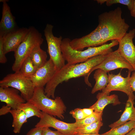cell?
I'll return each instance as SVG.
<instances>
[{
  "instance_id": "cell-1",
  "label": "cell",
  "mask_w": 135,
  "mask_h": 135,
  "mask_svg": "<svg viewBox=\"0 0 135 135\" xmlns=\"http://www.w3.org/2000/svg\"><path fill=\"white\" fill-rule=\"evenodd\" d=\"M108 53L104 54L92 58L80 64L67 63L56 72L46 84L44 88L46 95L54 99V93L56 87L64 81L73 78L85 77L93 68L101 63L106 58Z\"/></svg>"
},
{
  "instance_id": "cell-2",
  "label": "cell",
  "mask_w": 135,
  "mask_h": 135,
  "mask_svg": "<svg viewBox=\"0 0 135 135\" xmlns=\"http://www.w3.org/2000/svg\"><path fill=\"white\" fill-rule=\"evenodd\" d=\"M121 8L102 13L98 16L97 26L104 44L110 40H119L127 33L130 26L122 17Z\"/></svg>"
},
{
  "instance_id": "cell-3",
  "label": "cell",
  "mask_w": 135,
  "mask_h": 135,
  "mask_svg": "<svg viewBox=\"0 0 135 135\" xmlns=\"http://www.w3.org/2000/svg\"><path fill=\"white\" fill-rule=\"evenodd\" d=\"M68 38L62 39L61 48L62 55L67 63L73 64L84 62L95 56L112 51V48L118 44V40L111 41L108 44L94 47H89L84 50L78 51L72 48Z\"/></svg>"
},
{
  "instance_id": "cell-4",
  "label": "cell",
  "mask_w": 135,
  "mask_h": 135,
  "mask_svg": "<svg viewBox=\"0 0 135 135\" xmlns=\"http://www.w3.org/2000/svg\"><path fill=\"white\" fill-rule=\"evenodd\" d=\"M28 101L32 103L41 111L61 119L64 118L66 108L60 97L52 99L44 92V87H35L33 94Z\"/></svg>"
},
{
  "instance_id": "cell-5",
  "label": "cell",
  "mask_w": 135,
  "mask_h": 135,
  "mask_svg": "<svg viewBox=\"0 0 135 135\" xmlns=\"http://www.w3.org/2000/svg\"><path fill=\"white\" fill-rule=\"evenodd\" d=\"M28 28L26 37L14 52L15 60L12 69L15 72L19 71L22 63L29 56L34 48L41 46L44 41L41 34L36 28L32 26Z\"/></svg>"
},
{
  "instance_id": "cell-6",
  "label": "cell",
  "mask_w": 135,
  "mask_h": 135,
  "mask_svg": "<svg viewBox=\"0 0 135 135\" xmlns=\"http://www.w3.org/2000/svg\"><path fill=\"white\" fill-rule=\"evenodd\" d=\"M0 86L12 87L18 90L26 101L32 98L35 88L30 78L24 76L19 71L7 75L0 81Z\"/></svg>"
},
{
  "instance_id": "cell-7",
  "label": "cell",
  "mask_w": 135,
  "mask_h": 135,
  "mask_svg": "<svg viewBox=\"0 0 135 135\" xmlns=\"http://www.w3.org/2000/svg\"><path fill=\"white\" fill-rule=\"evenodd\" d=\"M53 26L47 24L44 30V35L48 45L47 52L50 59L53 62L56 71L65 64L61 48L62 37L54 36L53 33Z\"/></svg>"
},
{
  "instance_id": "cell-8",
  "label": "cell",
  "mask_w": 135,
  "mask_h": 135,
  "mask_svg": "<svg viewBox=\"0 0 135 135\" xmlns=\"http://www.w3.org/2000/svg\"><path fill=\"white\" fill-rule=\"evenodd\" d=\"M119 68H126L132 72L134 69L131 64L119 53L118 50L109 53L105 59L100 64L92 68L84 78L85 83L88 86H92L88 80L89 77L94 70L102 69L107 73L111 70Z\"/></svg>"
},
{
  "instance_id": "cell-9",
  "label": "cell",
  "mask_w": 135,
  "mask_h": 135,
  "mask_svg": "<svg viewBox=\"0 0 135 135\" xmlns=\"http://www.w3.org/2000/svg\"><path fill=\"white\" fill-rule=\"evenodd\" d=\"M131 72L128 71V76L125 78L122 76L120 72L117 74L108 73V82L106 87L102 90V92L109 95L110 92L112 91L122 92L127 94L128 98L134 102L135 96L130 83Z\"/></svg>"
},
{
  "instance_id": "cell-10",
  "label": "cell",
  "mask_w": 135,
  "mask_h": 135,
  "mask_svg": "<svg viewBox=\"0 0 135 135\" xmlns=\"http://www.w3.org/2000/svg\"><path fill=\"white\" fill-rule=\"evenodd\" d=\"M40 118L35 127L52 128L65 135H72L76 134L77 127L75 122H66L43 112Z\"/></svg>"
},
{
  "instance_id": "cell-11",
  "label": "cell",
  "mask_w": 135,
  "mask_h": 135,
  "mask_svg": "<svg viewBox=\"0 0 135 135\" xmlns=\"http://www.w3.org/2000/svg\"><path fill=\"white\" fill-rule=\"evenodd\" d=\"M135 37V29L127 33L118 40L119 46L117 49L120 54L132 66L135 70V46L133 40Z\"/></svg>"
},
{
  "instance_id": "cell-12",
  "label": "cell",
  "mask_w": 135,
  "mask_h": 135,
  "mask_svg": "<svg viewBox=\"0 0 135 135\" xmlns=\"http://www.w3.org/2000/svg\"><path fill=\"white\" fill-rule=\"evenodd\" d=\"M104 44L97 26L88 34L70 40V42L72 48L80 51L83 50L86 47H96Z\"/></svg>"
},
{
  "instance_id": "cell-13",
  "label": "cell",
  "mask_w": 135,
  "mask_h": 135,
  "mask_svg": "<svg viewBox=\"0 0 135 135\" xmlns=\"http://www.w3.org/2000/svg\"><path fill=\"white\" fill-rule=\"evenodd\" d=\"M29 31V28H18L5 35L3 37V48L6 54L14 52L24 40Z\"/></svg>"
},
{
  "instance_id": "cell-14",
  "label": "cell",
  "mask_w": 135,
  "mask_h": 135,
  "mask_svg": "<svg viewBox=\"0 0 135 135\" xmlns=\"http://www.w3.org/2000/svg\"><path fill=\"white\" fill-rule=\"evenodd\" d=\"M56 71L53 62L50 58L30 78L35 87H44L50 80Z\"/></svg>"
},
{
  "instance_id": "cell-15",
  "label": "cell",
  "mask_w": 135,
  "mask_h": 135,
  "mask_svg": "<svg viewBox=\"0 0 135 135\" xmlns=\"http://www.w3.org/2000/svg\"><path fill=\"white\" fill-rule=\"evenodd\" d=\"M2 3V16L0 22V36H3L18 28L6 0H0Z\"/></svg>"
},
{
  "instance_id": "cell-16",
  "label": "cell",
  "mask_w": 135,
  "mask_h": 135,
  "mask_svg": "<svg viewBox=\"0 0 135 135\" xmlns=\"http://www.w3.org/2000/svg\"><path fill=\"white\" fill-rule=\"evenodd\" d=\"M19 92L18 90L12 87H0V101L5 103L12 109H16L19 104L26 102Z\"/></svg>"
},
{
  "instance_id": "cell-17",
  "label": "cell",
  "mask_w": 135,
  "mask_h": 135,
  "mask_svg": "<svg viewBox=\"0 0 135 135\" xmlns=\"http://www.w3.org/2000/svg\"><path fill=\"white\" fill-rule=\"evenodd\" d=\"M96 98L97 99L96 102L89 107L93 109L95 112H102L105 107L109 104L116 105L120 103L118 96L115 94L109 96L102 92H99Z\"/></svg>"
},
{
  "instance_id": "cell-18",
  "label": "cell",
  "mask_w": 135,
  "mask_h": 135,
  "mask_svg": "<svg viewBox=\"0 0 135 135\" xmlns=\"http://www.w3.org/2000/svg\"><path fill=\"white\" fill-rule=\"evenodd\" d=\"M134 102L128 98L126 103L124 110L120 118L111 124L109 126L111 128L122 125L128 121L135 120V108L134 106Z\"/></svg>"
},
{
  "instance_id": "cell-19",
  "label": "cell",
  "mask_w": 135,
  "mask_h": 135,
  "mask_svg": "<svg viewBox=\"0 0 135 135\" xmlns=\"http://www.w3.org/2000/svg\"><path fill=\"white\" fill-rule=\"evenodd\" d=\"M107 73L100 69L96 70L93 76L96 83L91 91L92 94H94L98 90H102L106 87L108 84L109 80Z\"/></svg>"
},
{
  "instance_id": "cell-20",
  "label": "cell",
  "mask_w": 135,
  "mask_h": 135,
  "mask_svg": "<svg viewBox=\"0 0 135 135\" xmlns=\"http://www.w3.org/2000/svg\"><path fill=\"white\" fill-rule=\"evenodd\" d=\"M10 113L13 118L12 124L13 132L15 134H19L23 125L27 122L28 118L25 112L20 110L12 109Z\"/></svg>"
},
{
  "instance_id": "cell-21",
  "label": "cell",
  "mask_w": 135,
  "mask_h": 135,
  "mask_svg": "<svg viewBox=\"0 0 135 135\" xmlns=\"http://www.w3.org/2000/svg\"><path fill=\"white\" fill-rule=\"evenodd\" d=\"M40 46V45L36 46L29 56L33 65L37 69L44 65L48 61L46 52Z\"/></svg>"
},
{
  "instance_id": "cell-22",
  "label": "cell",
  "mask_w": 135,
  "mask_h": 135,
  "mask_svg": "<svg viewBox=\"0 0 135 135\" xmlns=\"http://www.w3.org/2000/svg\"><path fill=\"white\" fill-rule=\"evenodd\" d=\"M16 109L23 111L28 118L35 116L40 118L42 115V112L34 104L28 101L19 104Z\"/></svg>"
},
{
  "instance_id": "cell-23",
  "label": "cell",
  "mask_w": 135,
  "mask_h": 135,
  "mask_svg": "<svg viewBox=\"0 0 135 135\" xmlns=\"http://www.w3.org/2000/svg\"><path fill=\"white\" fill-rule=\"evenodd\" d=\"M135 127V120L130 121L100 135H125Z\"/></svg>"
},
{
  "instance_id": "cell-24",
  "label": "cell",
  "mask_w": 135,
  "mask_h": 135,
  "mask_svg": "<svg viewBox=\"0 0 135 135\" xmlns=\"http://www.w3.org/2000/svg\"><path fill=\"white\" fill-rule=\"evenodd\" d=\"M38 69L33 65L29 56L24 61L19 70V72L24 76L30 78Z\"/></svg>"
},
{
  "instance_id": "cell-25",
  "label": "cell",
  "mask_w": 135,
  "mask_h": 135,
  "mask_svg": "<svg viewBox=\"0 0 135 135\" xmlns=\"http://www.w3.org/2000/svg\"><path fill=\"white\" fill-rule=\"evenodd\" d=\"M103 125L102 121H98L84 127L77 128L75 133L88 134L98 133L100 128Z\"/></svg>"
},
{
  "instance_id": "cell-26",
  "label": "cell",
  "mask_w": 135,
  "mask_h": 135,
  "mask_svg": "<svg viewBox=\"0 0 135 135\" xmlns=\"http://www.w3.org/2000/svg\"><path fill=\"white\" fill-rule=\"evenodd\" d=\"M102 112H94L92 114L84 119L75 122L77 128L84 127L98 121H102Z\"/></svg>"
},
{
  "instance_id": "cell-27",
  "label": "cell",
  "mask_w": 135,
  "mask_h": 135,
  "mask_svg": "<svg viewBox=\"0 0 135 135\" xmlns=\"http://www.w3.org/2000/svg\"><path fill=\"white\" fill-rule=\"evenodd\" d=\"M134 0H105V3L108 6H110L114 4H120L126 6L130 11L133 4Z\"/></svg>"
},
{
  "instance_id": "cell-28",
  "label": "cell",
  "mask_w": 135,
  "mask_h": 135,
  "mask_svg": "<svg viewBox=\"0 0 135 135\" xmlns=\"http://www.w3.org/2000/svg\"><path fill=\"white\" fill-rule=\"evenodd\" d=\"M70 114L75 119L76 122L86 118L82 109L80 108H76L70 111Z\"/></svg>"
},
{
  "instance_id": "cell-29",
  "label": "cell",
  "mask_w": 135,
  "mask_h": 135,
  "mask_svg": "<svg viewBox=\"0 0 135 135\" xmlns=\"http://www.w3.org/2000/svg\"><path fill=\"white\" fill-rule=\"evenodd\" d=\"M7 61V59L3 48V37L0 36V63L4 64Z\"/></svg>"
},
{
  "instance_id": "cell-30",
  "label": "cell",
  "mask_w": 135,
  "mask_h": 135,
  "mask_svg": "<svg viewBox=\"0 0 135 135\" xmlns=\"http://www.w3.org/2000/svg\"><path fill=\"white\" fill-rule=\"evenodd\" d=\"M42 135H65L59 131H53L49 128L43 127Z\"/></svg>"
},
{
  "instance_id": "cell-31",
  "label": "cell",
  "mask_w": 135,
  "mask_h": 135,
  "mask_svg": "<svg viewBox=\"0 0 135 135\" xmlns=\"http://www.w3.org/2000/svg\"><path fill=\"white\" fill-rule=\"evenodd\" d=\"M43 127H36L32 128L26 135H42Z\"/></svg>"
},
{
  "instance_id": "cell-32",
  "label": "cell",
  "mask_w": 135,
  "mask_h": 135,
  "mask_svg": "<svg viewBox=\"0 0 135 135\" xmlns=\"http://www.w3.org/2000/svg\"><path fill=\"white\" fill-rule=\"evenodd\" d=\"M11 108L7 106H3L0 109V115H4L10 112Z\"/></svg>"
},
{
  "instance_id": "cell-33",
  "label": "cell",
  "mask_w": 135,
  "mask_h": 135,
  "mask_svg": "<svg viewBox=\"0 0 135 135\" xmlns=\"http://www.w3.org/2000/svg\"><path fill=\"white\" fill-rule=\"evenodd\" d=\"M130 83L132 92L135 91V70L132 72L130 78Z\"/></svg>"
},
{
  "instance_id": "cell-34",
  "label": "cell",
  "mask_w": 135,
  "mask_h": 135,
  "mask_svg": "<svg viewBox=\"0 0 135 135\" xmlns=\"http://www.w3.org/2000/svg\"><path fill=\"white\" fill-rule=\"evenodd\" d=\"M82 110L86 117L92 115L94 112L93 109L89 108H84Z\"/></svg>"
},
{
  "instance_id": "cell-35",
  "label": "cell",
  "mask_w": 135,
  "mask_h": 135,
  "mask_svg": "<svg viewBox=\"0 0 135 135\" xmlns=\"http://www.w3.org/2000/svg\"><path fill=\"white\" fill-rule=\"evenodd\" d=\"M130 11L131 16L135 18V0H134L133 7Z\"/></svg>"
},
{
  "instance_id": "cell-36",
  "label": "cell",
  "mask_w": 135,
  "mask_h": 135,
  "mask_svg": "<svg viewBox=\"0 0 135 135\" xmlns=\"http://www.w3.org/2000/svg\"><path fill=\"white\" fill-rule=\"evenodd\" d=\"M125 135H135V127L133 128Z\"/></svg>"
},
{
  "instance_id": "cell-37",
  "label": "cell",
  "mask_w": 135,
  "mask_h": 135,
  "mask_svg": "<svg viewBox=\"0 0 135 135\" xmlns=\"http://www.w3.org/2000/svg\"><path fill=\"white\" fill-rule=\"evenodd\" d=\"M76 134V135H100V134H99L98 133L95 134H84L82 133H77Z\"/></svg>"
},
{
  "instance_id": "cell-38",
  "label": "cell",
  "mask_w": 135,
  "mask_h": 135,
  "mask_svg": "<svg viewBox=\"0 0 135 135\" xmlns=\"http://www.w3.org/2000/svg\"><path fill=\"white\" fill-rule=\"evenodd\" d=\"M76 133L75 134H73L72 135H76Z\"/></svg>"
},
{
  "instance_id": "cell-39",
  "label": "cell",
  "mask_w": 135,
  "mask_h": 135,
  "mask_svg": "<svg viewBox=\"0 0 135 135\" xmlns=\"http://www.w3.org/2000/svg\"></svg>"
}]
</instances>
